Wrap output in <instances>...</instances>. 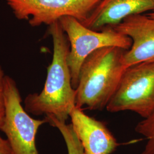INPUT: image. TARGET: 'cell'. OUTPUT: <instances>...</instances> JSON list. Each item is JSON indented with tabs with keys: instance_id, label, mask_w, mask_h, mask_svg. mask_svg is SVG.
Masks as SVG:
<instances>
[{
	"instance_id": "3",
	"label": "cell",
	"mask_w": 154,
	"mask_h": 154,
	"mask_svg": "<svg viewBox=\"0 0 154 154\" xmlns=\"http://www.w3.org/2000/svg\"><path fill=\"white\" fill-rule=\"evenodd\" d=\"M58 21L70 44L67 61L71 73L72 85L75 89L78 86L81 66L88 55L105 47L116 46L128 50L132 45L131 39L111 26L99 30H93L70 16L61 17Z\"/></svg>"
},
{
	"instance_id": "5",
	"label": "cell",
	"mask_w": 154,
	"mask_h": 154,
	"mask_svg": "<svg viewBox=\"0 0 154 154\" xmlns=\"http://www.w3.org/2000/svg\"><path fill=\"white\" fill-rule=\"evenodd\" d=\"M5 114L0 131L6 135L12 154H39L36 137L39 127L47 123L33 118L22 106L15 81L9 75L4 79Z\"/></svg>"
},
{
	"instance_id": "10",
	"label": "cell",
	"mask_w": 154,
	"mask_h": 154,
	"mask_svg": "<svg viewBox=\"0 0 154 154\" xmlns=\"http://www.w3.org/2000/svg\"><path fill=\"white\" fill-rule=\"evenodd\" d=\"M45 119L52 126L57 128L66 144L67 154H85L82 144L74 132L72 125L60 121L52 116H45Z\"/></svg>"
},
{
	"instance_id": "1",
	"label": "cell",
	"mask_w": 154,
	"mask_h": 154,
	"mask_svg": "<svg viewBox=\"0 0 154 154\" xmlns=\"http://www.w3.org/2000/svg\"><path fill=\"white\" fill-rule=\"evenodd\" d=\"M48 32L52 37L53 54L44 86L39 93L28 95L24 100V108L34 116H52L66 122L76 100V90L72 85L67 61L70 44L59 21L49 25Z\"/></svg>"
},
{
	"instance_id": "9",
	"label": "cell",
	"mask_w": 154,
	"mask_h": 154,
	"mask_svg": "<svg viewBox=\"0 0 154 154\" xmlns=\"http://www.w3.org/2000/svg\"><path fill=\"white\" fill-rule=\"evenodd\" d=\"M154 10V0H102L82 23L99 30L115 26L127 17Z\"/></svg>"
},
{
	"instance_id": "2",
	"label": "cell",
	"mask_w": 154,
	"mask_h": 154,
	"mask_svg": "<svg viewBox=\"0 0 154 154\" xmlns=\"http://www.w3.org/2000/svg\"><path fill=\"white\" fill-rule=\"evenodd\" d=\"M126 50L116 46L105 47L86 58L75 89L77 107L90 110L106 108L126 69L124 63Z\"/></svg>"
},
{
	"instance_id": "12",
	"label": "cell",
	"mask_w": 154,
	"mask_h": 154,
	"mask_svg": "<svg viewBox=\"0 0 154 154\" xmlns=\"http://www.w3.org/2000/svg\"><path fill=\"white\" fill-rule=\"evenodd\" d=\"M5 74L0 66V129L5 114V102L4 95V79Z\"/></svg>"
},
{
	"instance_id": "7",
	"label": "cell",
	"mask_w": 154,
	"mask_h": 154,
	"mask_svg": "<svg viewBox=\"0 0 154 154\" xmlns=\"http://www.w3.org/2000/svg\"><path fill=\"white\" fill-rule=\"evenodd\" d=\"M113 27L132 41L124 55L125 66L154 61V20L148 15L135 14Z\"/></svg>"
},
{
	"instance_id": "14",
	"label": "cell",
	"mask_w": 154,
	"mask_h": 154,
	"mask_svg": "<svg viewBox=\"0 0 154 154\" xmlns=\"http://www.w3.org/2000/svg\"><path fill=\"white\" fill-rule=\"evenodd\" d=\"M147 15L149 17H150L151 18H152L153 20H154V10H153L152 11H151V12H149Z\"/></svg>"
},
{
	"instance_id": "13",
	"label": "cell",
	"mask_w": 154,
	"mask_h": 154,
	"mask_svg": "<svg viewBox=\"0 0 154 154\" xmlns=\"http://www.w3.org/2000/svg\"><path fill=\"white\" fill-rule=\"evenodd\" d=\"M0 154H12L9 144L0 135Z\"/></svg>"
},
{
	"instance_id": "6",
	"label": "cell",
	"mask_w": 154,
	"mask_h": 154,
	"mask_svg": "<svg viewBox=\"0 0 154 154\" xmlns=\"http://www.w3.org/2000/svg\"><path fill=\"white\" fill-rule=\"evenodd\" d=\"M20 20L32 27L50 25L61 17H72L85 22L102 0H5Z\"/></svg>"
},
{
	"instance_id": "8",
	"label": "cell",
	"mask_w": 154,
	"mask_h": 154,
	"mask_svg": "<svg viewBox=\"0 0 154 154\" xmlns=\"http://www.w3.org/2000/svg\"><path fill=\"white\" fill-rule=\"evenodd\" d=\"M70 118L85 154H111L120 146L105 123L87 115L82 109L75 106Z\"/></svg>"
},
{
	"instance_id": "4",
	"label": "cell",
	"mask_w": 154,
	"mask_h": 154,
	"mask_svg": "<svg viewBox=\"0 0 154 154\" xmlns=\"http://www.w3.org/2000/svg\"><path fill=\"white\" fill-rule=\"evenodd\" d=\"M110 112L130 111L146 118L154 112V61L127 67L106 107Z\"/></svg>"
},
{
	"instance_id": "11",
	"label": "cell",
	"mask_w": 154,
	"mask_h": 154,
	"mask_svg": "<svg viewBox=\"0 0 154 154\" xmlns=\"http://www.w3.org/2000/svg\"><path fill=\"white\" fill-rule=\"evenodd\" d=\"M135 131L147 140L140 154H154V112L138 123Z\"/></svg>"
}]
</instances>
